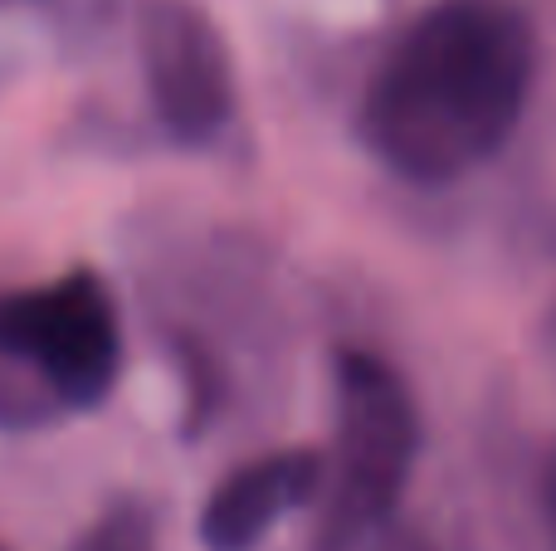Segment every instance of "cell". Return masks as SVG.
Listing matches in <instances>:
<instances>
[{
	"label": "cell",
	"mask_w": 556,
	"mask_h": 551,
	"mask_svg": "<svg viewBox=\"0 0 556 551\" xmlns=\"http://www.w3.org/2000/svg\"><path fill=\"white\" fill-rule=\"evenodd\" d=\"M532 25L508 0H440L371 74L362 142L415 185H440L489 162L518 132L532 88Z\"/></svg>",
	"instance_id": "obj_1"
},
{
	"label": "cell",
	"mask_w": 556,
	"mask_h": 551,
	"mask_svg": "<svg viewBox=\"0 0 556 551\" xmlns=\"http://www.w3.org/2000/svg\"><path fill=\"white\" fill-rule=\"evenodd\" d=\"M420 449V415L405 381L371 351L337 361V445L327 454L323 517L401 513L410 464Z\"/></svg>",
	"instance_id": "obj_2"
},
{
	"label": "cell",
	"mask_w": 556,
	"mask_h": 551,
	"mask_svg": "<svg viewBox=\"0 0 556 551\" xmlns=\"http://www.w3.org/2000/svg\"><path fill=\"white\" fill-rule=\"evenodd\" d=\"M0 357L29 361L64 406H98L123 371V328L88 269L0 298Z\"/></svg>",
	"instance_id": "obj_3"
},
{
	"label": "cell",
	"mask_w": 556,
	"mask_h": 551,
	"mask_svg": "<svg viewBox=\"0 0 556 551\" xmlns=\"http://www.w3.org/2000/svg\"><path fill=\"white\" fill-rule=\"evenodd\" d=\"M137 49L162 127L186 146L211 142L235 117L230 44L195 0H147L137 15Z\"/></svg>",
	"instance_id": "obj_4"
},
{
	"label": "cell",
	"mask_w": 556,
	"mask_h": 551,
	"mask_svg": "<svg viewBox=\"0 0 556 551\" xmlns=\"http://www.w3.org/2000/svg\"><path fill=\"white\" fill-rule=\"evenodd\" d=\"M327 454L323 449H274L250 459L211 488L201 508V542L211 551H254L274 523L323 498Z\"/></svg>",
	"instance_id": "obj_5"
},
{
	"label": "cell",
	"mask_w": 556,
	"mask_h": 551,
	"mask_svg": "<svg viewBox=\"0 0 556 551\" xmlns=\"http://www.w3.org/2000/svg\"><path fill=\"white\" fill-rule=\"evenodd\" d=\"M317 551H434L401 513L317 517Z\"/></svg>",
	"instance_id": "obj_6"
},
{
	"label": "cell",
	"mask_w": 556,
	"mask_h": 551,
	"mask_svg": "<svg viewBox=\"0 0 556 551\" xmlns=\"http://www.w3.org/2000/svg\"><path fill=\"white\" fill-rule=\"evenodd\" d=\"M74 551H156V523L147 508L117 503L78 537Z\"/></svg>",
	"instance_id": "obj_7"
},
{
	"label": "cell",
	"mask_w": 556,
	"mask_h": 551,
	"mask_svg": "<svg viewBox=\"0 0 556 551\" xmlns=\"http://www.w3.org/2000/svg\"><path fill=\"white\" fill-rule=\"evenodd\" d=\"M542 517H547V537H552V551H556V449L542 469Z\"/></svg>",
	"instance_id": "obj_8"
},
{
	"label": "cell",
	"mask_w": 556,
	"mask_h": 551,
	"mask_svg": "<svg viewBox=\"0 0 556 551\" xmlns=\"http://www.w3.org/2000/svg\"><path fill=\"white\" fill-rule=\"evenodd\" d=\"M0 551H10V547H0Z\"/></svg>",
	"instance_id": "obj_9"
}]
</instances>
